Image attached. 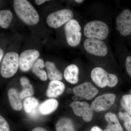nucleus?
<instances>
[{
	"label": "nucleus",
	"mask_w": 131,
	"mask_h": 131,
	"mask_svg": "<svg viewBox=\"0 0 131 131\" xmlns=\"http://www.w3.org/2000/svg\"><path fill=\"white\" fill-rule=\"evenodd\" d=\"M31 131H47L46 129L43 127H38L32 129Z\"/></svg>",
	"instance_id": "c85d7f7f"
},
{
	"label": "nucleus",
	"mask_w": 131,
	"mask_h": 131,
	"mask_svg": "<svg viewBox=\"0 0 131 131\" xmlns=\"http://www.w3.org/2000/svg\"><path fill=\"white\" fill-rule=\"evenodd\" d=\"M3 54H4V51L1 48L0 49V62H1L3 57Z\"/></svg>",
	"instance_id": "7c9ffc66"
},
{
	"label": "nucleus",
	"mask_w": 131,
	"mask_h": 131,
	"mask_svg": "<svg viewBox=\"0 0 131 131\" xmlns=\"http://www.w3.org/2000/svg\"><path fill=\"white\" fill-rule=\"evenodd\" d=\"M65 85L61 81H51L46 91V96L49 98H56L63 93Z\"/></svg>",
	"instance_id": "ddd939ff"
},
{
	"label": "nucleus",
	"mask_w": 131,
	"mask_h": 131,
	"mask_svg": "<svg viewBox=\"0 0 131 131\" xmlns=\"http://www.w3.org/2000/svg\"><path fill=\"white\" fill-rule=\"evenodd\" d=\"M121 104L122 107L131 115V95L127 94L122 96L121 101Z\"/></svg>",
	"instance_id": "b1692460"
},
{
	"label": "nucleus",
	"mask_w": 131,
	"mask_h": 131,
	"mask_svg": "<svg viewBox=\"0 0 131 131\" xmlns=\"http://www.w3.org/2000/svg\"><path fill=\"white\" fill-rule=\"evenodd\" d=\"M14 9L17 16L24 23L29 26L37 25L39 16L33 6L27 0H15Z\"/></svg>",
	"instance_id": "f257e3e1"
},
{
	"label": "nucleus",
	"mask_w": 131,
	"mask_h": 131,
	"mask_svg": "<svg viewBox=\"0 0 131 131\" xmlns=\"http://www.w3.org/2000/svg\"><path fill=\"white\" fill-rule=\"evenodd\" d=\"M48 0H35V3L38 5H40L46 2L49 1Z\"/></svg>",
	"instance_id": "cd10ccee"
},
{
	"label": "nucleus",
	"mask_w": 131,
	"mask_h": 131,
	"mask_svg": "<svg viewBox=\"0 0 131 131\" xmlns=\"http://www.w3.org/2000/svg\"><path fill=\"white\" fill-rule=\"evenodd\" d=\"M73 16V13L70 9H61L49 14L46 23L50 27L57 28L71 20Z\"/></svg>",
	"instance_id": "423d86ee"
},
{
	"label": "nucleus",
	"mask_w": 131,
	"mask_h": 131,
	"mask_svg": "<svg viewBox=\"0 0 131 131\" xmlns=\"http://www.w3.org/2000/svg\"><path fill=\"white\" fill-rule=\"evenodd\" d=\"M20 82L23 88L19 94L20 99H23L32 96L34 94L33 87L30 83L28 78L25 77H21L20 79Z\"/></svg>",
	"instance_id": "6ab92c4d"
},
{
	"label": "nucleus",
	"mask_w": 131,
	"mask_h": 131,
	"mask_svg": "<svg viewBox=\"0 0 131 131\" xmlns=\"http://www.w3.org/2000/svg\"><path fill=\"white\" fill-rule=\"evenodd\" d=\"M79 72V69L77 66L70 64L64 70V77L68 82L71 84H76L78 81Z\"/></svg>",
	"instance_id": "dca6fc26"
},
{
	"label": "nucleus",
	"mask_w": 131,
	"mask_h": 131,
	"mask_svg": "<svg viewBox=\"0 0 131 131\" xmlns=\"http://www.w3.org/2000/svg\"><path fill=\"white\" fill-rule=\"evenodd\" d=\"M91 131H102V130L98 126H94L91 129Z\"/></svg>",
	"instance_id": "c756f323"
},
{
	"label": "nucleus",
	"mask_w": 131,
	"mask_h": 131,
	"mask_svg": "<svg viewBox=\"0 0 131 131\" xmlns=\"http://www.w3.org/2000/svg\"><path fill=\"white\" fill-rule=\"evenodd\" d=\"M105 118L108 123L107 129L112 131H124L115 115L112 113H107L105 115Z\"/></svg>",
	"instance_id": "412c9836"
},
{
	"label": "nucleus",
	"mask_w": 131,
	"mask_h": 131,
	"mask_svg": "<svg viewBox=\"0 0 131 131\" xmlns=\"http://www.w3.org/2000/svg\"><path fill=\"white\" fill-rule=\"evenodd\" d=\"M125 65L127 73L131 78V56H128L126 58Z\"/></svg>",
	"instance_id": "bb28decb"
},
{
	"label": "nucleus",
	"mask_w": 131,
	"mask_h": 131,
	"mask_svg": "<svg viewBox=\"0 0 131 131\" xmlns=\"http://www.w3.org/2000/svg\"><path fill=\"white\" fill-rule=\"evenodd\" d=\"M75 2L77 3H81L83 2V0H76V1H75Z\"/></svg>",
	"instance_id": "2f4dec72"
},
{
	"label": "nucleus",
	"mask_w": 131,
	"mask_h": 131,
	"mask_svg": "<svg viewBox=\"0 0 131 131\" xmlns=\"http://www.w3.org/2000/svg\"><path fill=\"white\" fill-rule=\"evenodd\" d=\"M108 33V27L102 21L94 20L90 21L84 27V35L88 38L103 40L107 37Z\"/></svg>",
	"instance_id": "f03ea898"
},
{
	"label": "nucleus",
	"mask_w": 131,
	"mask_h": 131,
	"mask_svg": "<svg viewBox=\"0 0 131 131\" xmlns=\"http://www.w3.org/2000/svg\"><path fill=\"white\" fill-rule=\"evenodd\" d=\"M0 131H10L9 125L2 116H0Z\"/></svg>",
	"instance_id": "a878e982"
},
{
	"label": "nucleus",
	"mask_w": 131,
	"mask_h": 131,
	"mask_svg": "<svg viewBox=\"0 0 131 131\" xmlns=\"http://www.w3.org/2000/svg\"><path fill=\"white\" fill-rule=\"evenodd\" d=\"M73 92L76 96L90 100L96 96L98 91L90 83L86 82L74 87Z\"/></svg>",
	"instance_id": "f8f14e48"
},
{
	"label": "nucleus",
	"mask_w": 131,
	"mask_h": 131,
	"mask_svg": "<svg viewBox=\"0 0 131 131\" xmlns=\"http://www.w3.org/2000/svg\"><path fill=\"white\" fill-rule=\"evenodd\" d=\"M7 94L9 103L12 108L15 111L22 110L23 105L17 90L12 88L8 90Z\"/></svg>",
	"instance_id": "2eb2a0df"
},
{
	"label": "nucleus",
	"mask_w": 131,
	"mask_h": 131,
	"mask_svg": "<svg viewBox=\"0 0 131 131\" xmlns=\"http://www.w3.org/2000/svg\"><path fill=\"white\" fill-rule=\"evenodd\" d=\"M84 47L89 54L97 56H105L107 53V49L104 42L100 39L88 38L84 41Z\"/></svg>",
	"instance_id": "6e6552de"
},
{
	"label": "nucleus",
	"mask_w": 131,
	"mask_h": 131,
	"mask_svg": "<svg viewBox=\"0 0 131 131\" xmlns=\"http://www.w3.org/2000/svg\"><path fill=\"white\" fill-rule=\"evenodd\" d=\"M39 105V102L37 98L32 96L27 97L24 101V110L30 117L35 118L38 115Z\"/></svg>",
	"instance_id": "4468645a"
},
{
	"label": "nucleus",
	"mask_w": 131,
	"mask_h": 131,
	"mask_svg": "<svg viewBox=\"0 0 131 131\" xmlns=\"http://www.w3.org/2000/svg\"><path fill=\"white\" fill-rule=\"evenodd\" d=\"M67 90H69V91L68 92V93H70L71 92V89H68Z\"/></svg>",
	"instance_id": "473e14b6"
},
{
	"label": "nucleus",
	"mask_w": 131,
	"mask_h": 131,
	"mask_svg": "<svg viewBox=\"0 0 131 131\" xmlns=\"http://www.w3.org/2000/svg\"><path fill=\"white\" fill-rule=\"evenodd\" d=\"M116 29L122 36L129 35L131 33V12L128 9H124L116 20Z\"/></svg>",
	"instance_id": "9d476101"
},
{
	"label": "nucleus",
	"mask_w": 131,
	"mask_h": 131,
	"mask_svg": "<svg viewBox=\"0 0 131 131\" xmlns=\"http://www.w3.org/2000/svg\"><path fill=\"white\" fill-rule=\"evenodd\" d=\"M119 117L124 121V125L128 131H131V117L127 113H119Z\"/></svg>",
	"instance_id": "393cba45"
},
{
	"label": "nucleus",
	"mask_w": 131,
	"mask_h": 131,
	"mask_svg": "<svg viewBox=\"0 0 131 131\" xmlns=\"http://www.w3.org/2000/svg\"><path fill=\"white\" fill-rule=\"evenodd\" d=\"M70 106L76 115L82 117L85 122H90L92 119L93 110L88 102L75 101L71 103Z\"/></svg>",
	"instance_id": "1a4fd4ad"
},
{
	"label": "nucleus",
	"mask_w": 131,
	"mask_h": 131,
	"mask_svg": "<svg viewBox=\"0 0 131 131\" xmlns=\"http://www.w3.org/2000/svg\"><path fill=\"white\" fill-rule=\"evenodd\" d=\"M47 70V77L51 81H60L62 79V74L57 68L54 63L46 61L45 63Z\"/></svg>",
	"instance_id": "a211bd4d"
},
{
	"label": "nucleus",
	"mask_w": 131,
	"mask_h": 131,
	"mask_svg": "<svg viewBox=\"0 0 131 131\" xmlns=\"http://www.w3.org/2000/svg\"><path fill=\"white\" fill-rule=\"evenodd\" d=\"M39 56V51L35 49H28L22 52L19 57V68L20 70L24 72L30 70Z\"/></svg>",
	"instance_id": "0eeeda50"
},
{
	"label": "nucleus",
	"mask_w": 131,
	"mask_h": 131,
	"mask_svg": "<svg viewBox=\"0 0 131 131\" xmlns=\"http://www.w3.org/2000/svg\"><path fill=\"white\" fill-rule=\"evenodd\" d=\"M103 131H111V130H109V129H105V130H104Z\"/></svg>",
	"instance_id": "72a5a7b5"
},
{
	"label": "nucleus",
	"mask_w": 131,
	"mask_h": 131,
	"mask_svg": "<svg viewBox=\"0 0 131 131\" xmlns=\"http://www.w3.org/2000/svg\"><path fill=\"white\" fill-rule=\"evenodd\" d=\"M58 105V102L56 99H48L40 104L39 107V111L44 115L50 114L56 110Z\"/></svg>",
	"instance_id": "f3484780"
},
{
	"label": "nucleus",
	"mask_w": 131,
	"mask_h": 131,
	"mask_svg": "<svg viewBox=\"0 0 131 131\" xmlns=\"http://www.w3.org/2000/svg\"><path fill=\"white\" fill-rule=\"evenodd\" d=\"M115 95L113 94H106L100 95L92 102L91 107L96 112L105 111L110 108L114 103Z\"/></svg>",
	"instance_id": "9b49d317"
},
{
	"label": "nucleus",
	"mask_w": 131,
	"mask_h": 131,
	"mask_svg": "<svg viewBox=\"0 0 131 131\" xmlns=\"http://www.w3.org/2000/svg\"><path fill=\"white\" fill-rule=\"evenodd\" d=\"M91 78L94 82L101 88L107 86L113 88L117 85L118 79L117 76L110 74L102 68L97 67L92 70Z\"/></svg>",
	"instance_id": "7ed1b4c3"
},
{
	"label": "nucleus",
	"mask_w": 131,
	"mask_h": 131,
	"mask_svg": "<svg viewBox=\"0 0 131 131\" xmlns=\"http://www.w3.org/2000/svg\"><path fill=\"white\" fill-rule=\"evenodd\" d=\"M45 66L44 62L42 59H38L31 68L32 71L41 81L47 80L48 77L47 73L43 69Z\"/></svg>",
	"instance_id": "aec40b11"
},
{
	"label": "nucleus",
	"mask_w": 131,
	"mask_h": 131,
	"mask_svg": "<svg viewBox=\"0 0 131 131\" xmlns=\"http://www.w3.org/2000/svg\"><path fill=\"white\" fill-rule=\"evenodd\" d=\"M13 18L12 12L9 10L4 9L0 11V26L4 29L8 28Z\"/></svg>",
	"instance_id": "5701e85b"
},
{
	"label": "nucleus",
	"mask_w": 131,
	"mask_h": 131,
	"mask_svg": "<svg viewBox=\"0 0 131 131\" xmlns=\"http://www.w3.org/2000/svg\"><path fill=\"white\" fill-rule=\"evenodd\" d=\"M19 56L15 52L7 53L3 59L1 67V74L5 78L13 76L19 67Z\"/></svg>",
	"instance_id": "20e7f679"
},
{
	"label": "nucleus",
	"mask_w": 131,
	"mask_h": 131,
	"mask_svg": "<svg viewBox=\"0 0 131 131\" xmlns=\"http://www.w3.org/2000/svg\"><path fill=\"white\" fill-rule=\"evenodd\" d=\"M56 131H75L72 120L68 118H62L59 120L56 125Z\"/></svg>",
	"instance_id": "4be33fe9"
},
{
	"label": "nucleus",
	"mask_w": 131,
	"mask_h": 131,
	"mask_svg": "<svg viewBox=\"0 0 131 131\" xmlns=\"http://www.w3.org/2000/svg\"><path fill=\"white\" fill-rule=\"evenodd\" d=\"M81 31V26L76 20L71 19L66 23L64 26V31L69 45L75 47L80 43L82 37Z\"/></svg>",
	"instance_id": "39448f33"
}]
</instances>
